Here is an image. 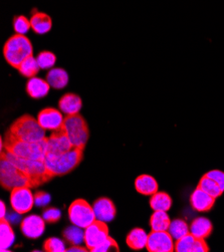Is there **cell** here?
<instances>
[{
    "label": "cell",
    "instance_id": "cell-1",
    "mask_svg": "<svg viewBox=\"0 0 224 252\" xmlns=\"http://www.w3.org/2000/svg\"><path fill=\"white\" fill-rule=\"evenodd\" d=\"M46 144L47 137L39 142H27L17 139L9 131L5 133L4 149L17 157L44 161Z\"/></svg>",
    "mask_w": 224,
    "mask_h": 252
},
{
    "label": "cell",
    "instance_id": "cell-2",
    "mask_svg": "<svg viewBox=\"0 0 224 252\" xmlns=\"http://www.w3.org/2000/svg\"><path fill=\"white\" fill-rule=\"evenodd\" d=\"M2 53L5 62L17 69L28 58L33 56V46L27 35L15 33L5 41Z\"/></svg>",
    "mask_w": 224,
    "mask_h": 252
},
{
    "label": "cell",
    "instance_id": "cell-3",
    "mask_svg": "<svg viewBox=\"0 0 224 252\" xmlns=\"http://www.w3.org/2000/svg\"><path fill=\"white\" fill-rule=\"evenodd\" d=\"M1 155L4 156L6 159H8L16 167H18L22 172L29 175L32 178V180L34 182V184L36 185V187L48 181H51L55 177V176L52 175L47 170L44 161L17 157L7 152V151H5V152L4 151H1Z\"/></svg>",
    "mask_w": 224,
    "mask_h": 252
},
{
    "label": "cell",
    "instance_id": "cell-4",
    "mask_svg": "<svg viewBox=\"0 0 224 252\" xmlns=\"http://www.w3.org/2000/svg\"><path fill=\"white\" fill-rule=\"evenodd\" d=\"M0 184L3 189L10 192L16 187H36L29 175L22 172L2 155L0 157Z\"/></svg>",
    "mask_w": 224,
    "mask_h": 252
},
{
    "label": "cell",
    "instance_id": "cell-5",
    "mask_svg": "<svg viewBox=\"0 0 224 252\" xmlns=\"http://www.w3.org/2000/svg\"><path fill=\"white\" fill-rule=\"evenodd\" d=\"M85 149L73 147L66 153L53 158H45L44 163L52 175L63 176L76 169L84 159Z\"/></svg>",
    "mask_w": 224,
    "mask_h": 252
},
{
    "label": "cell",
    "instance_id": "cell-6",
    "mask_svg": "<svg viewBox=\"0 0 224 252\" xmlns=\"http://www.w3.org/2000/svg\"><path fill=\"white\" fill-rule=\"evenodd\" d=\"M8 131L17 139L27 142H39L46 138L45 130L39 125L37 119L31 115H23L16 119Z\"/></svg>",
    "mask_w": 224,
    "mask_h": 252
},
{
    "label": "cell",
    "instance_id": "cell-7",
    "mask_svg": "<svg viewBox=\"0 0 224 252\" xmlns=\"http://www.w3.org/2000/svg\"><path fill=\"white\" fill-rule=\"evenodd\" d=\"M63 128L74 147L86 148L90 138V131L87 121L80 113L65 116Z\"/></svg>",
    "mask_w": 224,
    "mask_h": 252
},
{
    "label": "cell",
    "instance_id": "cell-8",
    "mask_svg": "<svg viewBox=\"0 0 224 252\" xmlns=\"http://www.w3.org/2000/svg\"><path fill=\"white\" fill-rule=\"evenodd\" d=\"M67 211L69 221L83 229H86L96 219L93 206L85 199L74 200Z\"/></svg>",
    "mask_w": 224,
    "mask_h": 252
},
{
    "label": "cell",
    "instance_id": "cell-9",
    "mask_svg": "<svg viewBox=\"0 0 224 252\" xmlns=\"http://www.w3.org/2000/svg\"><path fill=\"white\" fill-rule=\"evenodd\" d=\"M74 146L71 144L64 128L57 131H53L51 136L47 137L45 158H53L60 156L64 153H66L67 151H69Z\"/></svg>",
    "mask_w": 224,
    "mask_h": 252
},
{
    "label": "cell",
    "instance_id": "cell-10",
    "mask_svg": "<svg viewBox=\"0 0 224 252\" xmlns=\"http://www.w3.org/2000/svg\"><path fill=\"white\" fill-rule=\"evenodd\" d=\"M109 226L107 222L96 219L90 226L85 229V244L89 251L101 245L109 236Z\"/></svg>",
    "mask_w": 224,
    "mask_h": 252
},
{
    "label": "cell",
    "instance_id": "cell-11",
    "mask_svg": "<svg viewBox=\"0 0 224 252\" xmlns=\"http://www.w3.org/2000/svg\"><path fill=\"white\" fill-rule=\"evenodd\" d=\"M10 204L12 209L18 214H26L30 212L34 203V195L30 187H16L11 191Z\"/></svg>",
    "mask_w": 224,
    "mask_h": 252
},
{
    "label": "cell",
    "instance_id": "cell-12",
    "mask_svg": "<svg viewBox=\"0 0 224 252\" xmlns=\"http://www.w3.org/2000/svg\"><path fill=\"white\" fill-rule=\"evenodd\" d=\"M146 249L149 252H173L175 251V243L168 231L151 230L148 234Z\"/></svg>",
    "mask_w": 224,
    "mask_h": 252
},
{
    "label": "cell",
    "instance_id": "cell-13",
    "mask_svg": "<svg viewBox=\"0 0 224 252\" xmlns=\"http://www.w3.org/2000/svg\"><path fill=\"white\" fill-rule=\"evenodd\" d=\"M37 121L45 131H57L63 128L64 117L61 110L55 108L42 109L37 114Z\"/></svg>",
    "mask_w": 224,
    "mask_h": 252
},
{
    "label": "cell",
    "instance_id": "cell-14",
    "mask_svg": "<svg viewBox=\"0 0 224 252\" xmlns=\"http://www.w3.org/2000/svg\"><path fill=\"white\" fill-rule=\"evenodd\" d=\"M20 230L26 237L30 239H37L45 230V220L38 215L28 216L22 220Z\"/></svg>",
    "mask_w": 224,
    "mask_h": 252
},
{
    "label": "cell",
    "instance_id": "cell-15",
    "mask_svg": "<svg viewBox=\"0 0 224 252\" xmlns=\"http://www.w3.org/2000/svg\"><path fill=\"white\" fill-rule=\"evenodd\" d=\"M176 252H208L209 246L205 239L196 238L190 232L175 242Z\"/></svg>",
    "mask_w": 224,
    "mask_h": 252
},
{
    "label": "cell",
    "instance_id": "cell-16",
    "mask_svg": "<svg viewBox=\"0 0 224 252\" xmlns=\"http://www.w3.org/2000/svg\"><path fill=\"white\" fill-rule=\"evenodd\" d=\"M93 208L95 211L96 218L97 220L108 223L113 221L116 217V206L113 201L107 197H101L96 199L93 204Z\"/></svg>",
    "mask_w": 224,
    "mask_h": 252
},
{
    "label": "cell",
    "instance_id": "cell-17",
    "mask_svg": "<svg viewBox=\"0 0 224 252\" xmlns=\"http://www.w3.org/2000/svg\"><path fill=\"white\" fill-rule=\"evenodd\" d=\"M215 200V198L197 186L190 196V204L192 208L198 212H208L214 206Z\"/></svg>",
    "mask_w": 224,
    "mask_h": 252
},
{
    "label": "cell",
    "instance_id": "cell-18",
    "mask_svg": "<svg viewBox=\"0 0 224 252\" xmlns=\"http://www.w3.org/2000/svg\"><path fill=\"white\" fill-rule=\"evenodd\" d=\"M32 30L39 35L48 33L53 29V19L45 12L38 11L36 8H33L32 11L31 17Z\"/></svg>",
    "mask_w": 224,
    "mask_h": 252
},
{
    "label": "cell",
    "instance_id": "cell-19",
    "mask_svg": "<svg viewBox=\"0 0 224 252\" xmlns=\"http://www.w3.org/2000/svg\"><path fill=\"white\" fill-rule=\"evenodd\" d=\"M83 107V100L79 94L73 93L64 94L59 100V109L63 114L76 115L79 114Z\"/></svg>",
    "mask_w": 224,
    "mask_h": 252
},
{
    "label": "cell",
    "instance_id": "cell-20",
    "mask_svg": "<svg viewBox=\"0 0 224 252\" xmlns=\"http://www.w3.org/2000/svg\"><path fill=\"white\" fill-rule=\"evenodd\" d=\"M51 88H52L51 85L48 84L46 80L34 77L30 79L29 82L27 83L26 91H27V94L32 98L39 99V98L45 97L48 94Z\"/></svg>",
    "mask_w": 224,
    "mask_h": 252
},
{
    "label": "cell",
    "instance_id": "cell-21",
    "mask_svg": "<svg viewBox=\"0 0 224 252\" xmlns=\"http://www.w3.org/2000/svg\"><path fill=\"white\" fill-rule=\"evenodd\" d=\"M135 189L139 194L145 196H152L153 194L158 192L159 184L153 176L143 174L136 178Z\"/></svg>",
    "mask_w": 224,
    "mask_h": 252
},
{
    "label": "cell",
    "instance_id": "cell-22",
    "mask_svg": "<svg viewBox=\"0 0 224 252\" xmlns=\"http://www.w3.org/2000/svg\"><path fill=\"white\" fill-rule=\"evenodd\" d=\"M189 230L190 233L196 238L206 239L210 236L213 230V225L211 221L206 217H197L189 226Z\"/></svg>",
    "mask_w": 224,
    "mask_h": 252
},
{
    "label": "cell",
    "instance_id": "cell-23",
    "mask_svg": "<svg viewBox=\"0 0 224 252\" xmlns=\"http://www.w3.org/2000/svg\"><path fill=\"white\" fill-rule=\"evenodd\" d=\"M48 84L55 90H63L68 84V73L62 67H53L46 73V79Z\"/></svg>",
    "mask_w": 224,
    "mask_h": 252
},
{
    "label": "cell",
    "instance_id": "cell-24",
    "mask_svg": "<svg viewBox=\"0 0 224 252\" xmlns=\"http://www.w3.org/2000/svg\"><path fill=\"white\" fill-rule=\"evenodd\" d=\"M147 241H148V234L143 228H140V227H136L132 229L126 237L127 245L131 249L136 251L146 248Z\"/></svg>",
    "mask_w": 224,
    "mask_h": 252
},
{
    "label": "cell",
    "instance_id": "cell-25",
    "mask_svg": "<svg viewBox=\"0 0 224 252\" xmlns=\"http://www.w3.org/2000/svg\"><path fill=\"white\" fill-rule=\"evenodd\" d=\"M0 233H1V246H0V249L2 252L8 251L7 249L14 242L15 235L6 217L0 219Z\"/></svg>",
    "mask_w": 224,
    "mask_h": 252
},
{
    "label": "cell",
    "instance_id": "cell-26",
    "mask_svg": "<svg viewBox=\"0 0 224 252\" xmlns=\"http://www.w3.org/2000/svg\"><path fill=\"white\" fill-rule=\"evenodd\" d=\"M150 207L154 211H169L172 206V198L166 192H156L149 201Z\"/></svg>",
    "mask_w": 224,
    "mask_h": 252
},
{
    "label": "cell",
    "instance_id": "cell-27",
    "mask_svg": "<svg viewBox=\"0 0 224 252\" xmlns=\"http://www.w3.org/2000/svg\"><path fill=\"white\" fill-rule=\"evenodd\" d=\"M151 230L154 231H168L171 224V219L167 211H154L150 217Z\"/></svg>",
    "mask_w": 224,
    "mask_h": 252
},
{
    "label": "cell",
    "instance_id": "cell-28",
    "mask_svg": "<svg viewBox=\"0 0 224 252\" xmlns=\"http://www.w3.org/2000/svg\"><path fill=\"white\" fill-rule=\"evenodd\" d=\"M77 225L68 226L63 231V237L69 245H80L85 241V231Z\"/></svg>",
    "mask_w": 224,
    "mask_h": 252
},
{
    "label": "cell",
    "instance_id": "cell-29",
    "mask_svg": "<svg viewBox=\"0 0 224 252\" xmlns=\"http://www.w3.org/2000/svg\"><path fill=\"white\" fill-rule=\"evenodd\" d=\"M40 69L41 68L37 63V60L33 56L28 58L17 68V70L19 71V73L22 75V77L28 78V79L36 77V74L39 72Z\"/></svg>",
    "mask_w": 224,
    "mask_h": 252
},
{
    "label": "cell",
    "instance_id": "cell-30",
    "mask_svg": "<svg viewBox=\"0 0 224 252\" xmlns=\"http://www.w3.org/2000/svg\"><path fill=\"white\" fill-rule=\"evenodd\" d=\"M198 187H200L204 192H206L215 199L223 194V191L221 190L219 185L210 177H208L206 174L200 179V181H199Z\"/></svg>",
    "mask_w": 224,
    "mask_h": 252
},
{
    "label": "cell",
    "instance_id": "cell-31",
    "mask_svg": "<svg viewBox=\"0 0 224 252\" xmlns=\"http://www.w3.org/2000/svg\"><path fill=\"white\" fill-rule=\"evenodd\" d=\"M168 232L171 234V236L174 238V240H178L188 234L190 232L189 226L187 223L182 219H175L171 221V224L169 226Z\"/></svg>",
    "mask_w": 224,
    "mask_h": 252
},
{
    "label": "cell",
    "instance_id": "cell-32",
    "mask_svg": "<svg viewBox=\"0 0 224 252\" xmlns=\"http://www.w3.org/2000/svg\"><path fill=\"white\" fill-rule=\"evenodd\" d=\"M13 31L17 34L26 35L32 29L31 19H29L26 15H15L12 19Z\"/></svg>",
    "mask_w": 224,
    "mask_h": 252
},
{
    "label": "cell",
    "instance_id": "cell-33",
    "mask_svg": "<svg viewBox=\"0 0 224 252\" xmlns=\"http://www.w3.org/2000/svg\"><path fill=\"white\" fill-rule=\"evenodd\" d=\"M36 60L41 69H52L57 63V56L49 50H42L37 55Z\"/></svg>",
    "mask_w": 224,
    "mask_h": 252
},
{
    "label": "cell",
    "instance_id": "cell-34",
    "mask_svg": "<svg viewBox=\"0 0 224 252\" xmlns=\"http://www.w3.org/2000/svg\"><path fill=\"white\" fill-rule=\"evenodd\" d=\"M43 250L45 252H64L66 251L64 242L57 237H51L44 241Z\"/></svg>",
    "mask_w": 224,
    "mask_h": 252
},
{
    "label": "cell",
    "instance_id": "cell-35",
    "mask_svg": "<svg viewBox=\"0 0 224 252\" xmlns=\"http://www.w3.org/2000/svg\"><path fill=\"white\" fill-rule=\"evenodd\" d=\"M108 251H116V252L120 251V247L117 241L111 236H109L101 245L95 248L92 252H108Z\"/></svg>",
    "mask_w": 224,
    "mask_h": 252
},
{
    "label": "cell",
    "instance_id": "cell-36",
    "mask_svg": "<svg viewBox=\"0 0 224 252\" xmlns=\"http://www.w3.org/2000/svg\"><path fill=\"white\" fill-rule=\"evenodd\" d=\"M62 217L61 210L55 207H48L42 212V218L47 223H57Z\"/></svg>",
    "mask_w": 224,
    "mask_h": 252
},
{
    "label": "cell",
    "instance_id": "cell-37",
    "mask_svg": "<svg viewBox=\"0 0 224 252\" xmlns=\"http://www.w3.org/2000/svg\"><path fill=\"white\" fill-rule=\"evenodd\" d=\"M51 202V196L43 191H38L34 194V203L38 207H44Z\"/></svg>",
    "mask_w": 224,
    "mask_h": 252
},
{
    "label": "cell",
    "instance_id": "cell-38",
    "mask_svg": "<svg viewBox=\"0 0 224 252\" xmlns=\"http://www.w3.org/2000/svg\"><path fill=\"white\" fill-rule=\"evenodd\" d=\"M206 175L212 180H214L219 185L221 190L224 192V172L220 170H211L207 172Z\"/></svg>",
    "mask_w": 224,
    "mask_h": 252
},
{
    "label": "cell",
    "instance_id": "cell-39",
    "mask_svg": "<svg viewBox=\"0 0 224 252\" xmlns=\"http://www.w3.org/2000/svg\"><path fill=\"white\" fill-rule=\"evenodd\" d=\"M66 251L68 252H87L89 251L88 247H82L81 245H70V247L68 249H66Z\"/></svg>",
    "mask_w": 224,
    "mask_h": 252
},
{
    "label": "cell",
    "instance_id": "cell-40",
    "mask_svg": "<svg viewBox=\"0 0 224 252\" xmlns=\"http://www.w3.org/2000/svg\"><path fill=\"white\" fill-rule=\"evenodd\" d=\"M0 206H1V214H0V218H4L5 214H6V206H5L3 201L0 202Z\"/></svg>",
    "mask_w": 224,
    "mask_h": 252
}]
</instances>
